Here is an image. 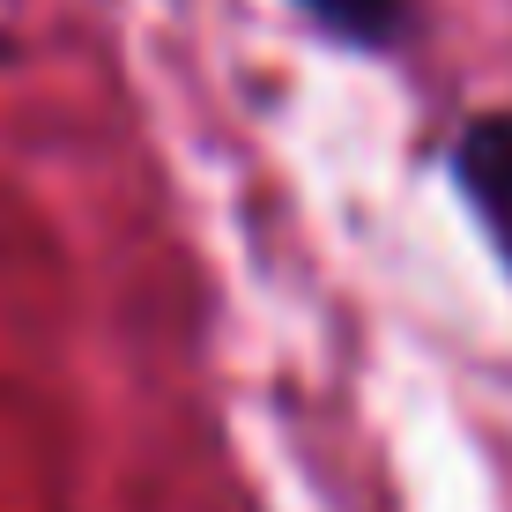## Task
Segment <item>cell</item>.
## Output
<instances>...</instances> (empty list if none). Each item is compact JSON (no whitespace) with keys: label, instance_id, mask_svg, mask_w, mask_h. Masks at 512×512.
Masks as SVG:
<instances>
[{"label":"cell","instance_id":"1","mask_svg":"<svg viewBox=\"0 0 512 512\" xmlns=\"http://www.w3.org/2000/svg\"><path fill=\"white\" fill-rule=\"evenodd\" d=\"M446 171L461 186V201L475 208V223L490 231L498 260L512 268V112L461 119V134L446 141Z\"/></svg>","mask_w":512,"mask_h":512},{"label":"cell","instance_id":"2","mask_svg":"<svg viewBox=\"0 0 512 512\" xmlns=\"http://www.w3.org/2000/svg\"><path fill=\"white\" fill-rule=\"evenodd\" d=\"M297 8L357 52H401L416 38V0H297Z\"/></svg>","mask_w":512,"mask_h":512}]
</instances>
